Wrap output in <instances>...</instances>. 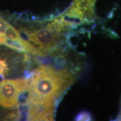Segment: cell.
<instances>
[{"instance_id":"cell-7","label":"cell","mask_w":121,"mask_h":121,"mask_svg":"<svg viewBox=\"0 0 121 121\" xmlns=\"http://www.w3.org/2000/svg\"><path fill=\"white\" fill-rule=\"evenodd\" d=\"M90 115L87 112H82L76 118L78 121H89L90 120Z\"/></svg>"},{"instance_id":"cell-4","label":"cell","mask_w":121,"mask_h":121,"mask_svg":"<svg viewBox=\"0 0 121 121\" xmlns=\"http://www.w3.org/2000/svg\"><path fill=\"white\" fill-rule=\"evenodd\" d=\"M54 102L30 103L28 119L33 121H52L54 118Z\"/></svg>"},{"instance_id":"cell-9","label":"cell","mask_w":121,"mask_h":121,"mask_svg":"<svg viewBox=\"0 0 121 121\" xmlns=\"http://www.w3.org/2000/svg\"><path fill=\"white\" fill-rule=\"evenodd\" d=\"M4 76L2 75V73H0V82H1V81H2L3 80H4Z\"/></svg>"},{"instance_id":"cell-2","label":"cell","mask_w":121,"mask_h":121,"mask_svg":"<svg viewBox=\"0 0 121 121\" xmlns=\"http://www.w3.org/2000/svg\"><path fill=\"white\" fill-rule=\"evenodd\" d=\"M60 30L52 23L46 28L39 29L28 35V40L34 43L42 52H49L55 49L62 40Z\"/></svg>"},{"instance_id":"cell-5","label":"cell","mask_w":121,"mask_h":121,"mask_svg":"<svg viewBox=\"0 0 121 121\" xmlns=\"http://www.w3.org/2000/svg\"><path fill=\"white\" fill-rule=\"evenodd\" d=\"M4 38L16 42H20L23 39L17 29H16L9 23L4 31Z\"/></svg>"},{"instance_id":"cell-8","label":"cell","mask_w":121,"mask_h":121,"mask_svg":"<svg viewBox=\"0 0 121 121\" xmlns=\"http://www.w3.org/2000/svg\"><path fill=\"white\" fill-rule=\"evenodd\" d=\"M6 69H7V66L4 60H0V73H4Z\"/></svg>"},{"instance_id":"cell-3","label":"cell","mask_w":121,"mask_h":121,"mask_svg":"<svg viewBox=\"0 0 121 121\" xmlns=\"http://www.w3.org/2000/svg\"><path fill=\"white\" fill-rule=\"evenodd\" d=\"M28 87L26 80H4L0 82V105L4 108H13L17 104L20 94Z\"/></svg>"},{"instance_id":"cell-6","label":"cell","mask_w":121,"mask_h":121,"mask_svg":"<svg viewBox=\"0 0 121 121\" xmlns=\"http://www.w3.org/2000/svg\"><path fill=\"white\" fill-rule=\"evenodd\" d=\"M8 24V22L0 16V36L1 37L4 38V31L6 29Z\"/></svg>"},{"instance_id":"cell-10","label":"cell","mask_w":121,"mask_h":121,"mask_svg":"<svg viewBox=\"0 0 121 121\" xmlns=\"http://www.w3.org/2000/svg\"><path fill=\"white\" fill-rule=\"evenodd\" d=\"M4 38L1 37V36H0V44H4Z\"/></svg>"},{"instance_id":"cell-1","label":"cell","mask_w":121,"mask_h":121,"mask_svg":"<svg viewBox=\"0 0 121 121\" xmlns=\"http://www.w3.org/2000/svg\"><path fill=\"white\" fill-rule=\"evenodd\" d=\"M73 81V76L67 71L42 66L34 72L29 85L28 101L30 103L55 101Z\"/></svg>"}]
</instances>
